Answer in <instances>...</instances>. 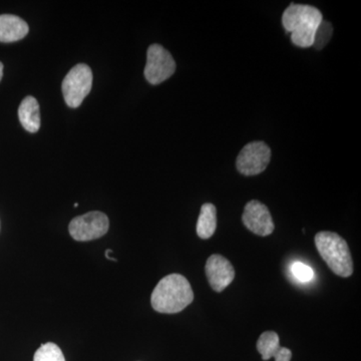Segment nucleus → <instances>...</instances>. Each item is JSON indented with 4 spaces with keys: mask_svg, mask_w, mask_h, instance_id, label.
Returning a JSON list of instances; mask_svg holds the SVG:
<instances>
[{
    "mask_svg": "<svg viewBox=\"0 0 361 361\" xmlns=\"http://www.w3.org/2000/svg\"><path fill=\"white\" fill-rule=\"evenodd\" d=\"M193 300L191 285L187 278L180 274H170L161 279L151 297L154 310L166 314L180 312Z\"/></svg>",
    "mask_w": 361,
    "mask_h": 361,
    "instance_id": "nucleus-1",
    "label": "nucleus"
},
{
    "mask_svg": "<svg viewBox=\"0 0 361 361\" xmlns=\"http://www.w3.org/2000/svg\"><path fill=\"white\" fill-rule=\"evenodd\" d=\"M322 20L319 9L305 4H290L282 16V25L291 33L292 42L303 49L312 47L316 30Z\"/></svg>",
    "mask_w": 361,
    "mask_h": 361,
    "instance_id": "nucleus-2",
    "label": "nucleus"
},
{
    "mask_svg": "<svg viewBox=\"0 0 361 361\" xmlns=\"http://www.w3.org/2000/svg\"><path fill=\"white\" fill-rule=\"evenodd\" d=\"M315 245L330 270L341 277L353 273V262L345 240L334 232L323 231L316 234Z\"/></svg>",
    "mask_w": 361,
    "mask_h": 361,
    "instance_id": "nucleus-3",
    "label": "nucleus"
},
{
    "mask_svg": "<svg viewBox=\"0 0 361 361\" xmlns=\"http://www.w3.org/2000/svg\"><path fill=\"white\" fill-rule=\"evenodd\" d=\"M92 87V71L89 66H73L63 80L61 90L66 104L75 109L82 104Z\"/></svg>",
    "mask_w": 361,
    "mask_h": 361,
    "instance_id": "nucleus-4",
    "label": "nucleus"
},
{
    "mask_svg": "<svg viewBox=\"0 0 361 361\" xmlns=\"http://www.w3.org/2000/svg\"><path fill=\"white\" fill-rule=\"evenodd\" d=\"M109 227L110 222L108 216L103 212L94 211L71 220L68 230L75 241L85 242L101 238L108 233Z\"/></svg>",
    "mask_w": 361,
    "mask_h": 361,
    "instance_id": "nucleus-5",
    "label": "nucleus"
},
{
    "mask_svg": "<svg viewBox=\"0 0 361 361\" xmlns=\"http://www.w3.org/2000/svg\"><path fill=\"white\" fill-rule=\"evenodd\" d=\"M176 63L170 54L160 44H152L147 52L145 78L151 85H159L174 75Z\"/></svg>",
    "mask_w": 361,
    "mask_h": 361,
    "instance_id": "nucleus-6",
    "label": "nucleus"
},
{
    "mask_svg": "<svg viewBox=\"0 0 361 361\" xmlns=\"http://www.w3.org/2000/svg\"><path fill=\"white\" fill-rule=\"evenodd\" d=\"M271 149L264 142H252L241 149L237 157V170L242 175L261 174L269 165Z\"/></svg>",
    "mask_w": 361,
    "mask_h": 361,
    "instance_id": "nucleus-7",
    "label": "nucleus"
},
{
    "mask_svg": "<svg viewBox=\"0 0 361 361\" xmlns=\"http://www.w3.org/2000/svg\"><path fill=\"white\" fill-rule=\"evenodd\" d=\"M242 221L247 229L258 236H269L275 229L269 210L259 201L253 200L247 203Z\"/></svg>",
    "mask_w": 361,
    "mask_h": 361,
    "instance_id": "nucleus-8",
    "label": "nucleus"
},
{
    "mask_svg": "<svg viewBox=\"0 0 361 361\" xmlns=\"http://www.w3.org/2000/svg\"><path fill=\"white\" fill-rule=\"evenodd\" d=\"M205 271L211 288L216 292L224 290L235 278L234 267L230 261L217 254L207 260Z\"/></svg>",
    "mask_w": 361,
    "mask_h": 361,
    "instance_id": "nucleus-9",
    "label": "nucleus"
},
{
    "mask_svg": "<svg viewBox=\"0 0 361 361\" xmlns=\"http://www.w3.org/2000/svg\"><path fill=\"white\" fill-rule=\"evenodd\" d=\"M257 350L263 360L274 358L275 361H290V349L280 345L279 336L276 332L265 331L261 334L257 341Z\"/></svg>",
    "mask_w": 361,
    "mask_h": 361,
    "instance_id": "nucleus-10",
    "label": "nucleus"
},
{
    "mask_svg": "<svg viewBox=\"0 0 361 361\" xmlns=\"http://www.w3.org/2000/svg\"><path fill=\"white\" fill-rule=\"evenodd\" d=\"M28 30V25L23 18L13 14L0 16V42H18L26 37Z\"/></svg>",
    "mask_w": 361,
    "mask_h": 361,
    "instance_id": "nucleus-11",
    "label": "nucleus"
},
{
    "mask_svg": "<svg viewBox=\"0 0 361 361\" xmlns=\"http://www.w3.org/2000/svg\"><path fill=\"white\" fill-rule=\"evenodd\" d=\"M20 123L27 132L37 133L40 128L39 104L33 97H26L18 109Z\"/></svg>",
    "mask_w": 361,
    "mask_h": 361,
    "instance_id": "nucleus-12",
    "label": "nucleus"
},
{
    "mask_svg": "<svg viewBox=\"0 0 361 361\" xmlns=\"http://www.w3.org/2000/svg\"><path fill=\"white\" fill-rule=\"evenodd\" d=\"M216 227H217L216 207L211 203L204 204L197 222V234L201 239L211 238L216 231Z\"/></svg>",
    "mask_w": 361,
    "mask_h": 361,
    "instance_id": "nucleus-13",
    "label": "nucleus"
},
{
    "mask_svg": "<svg viewBox=\"0 0 361 361\" xmlns=\"http://www.w3.org/2000/svg\"><path fill=\"white\" fill-rule=\"evenodd\" d=\"M33 361H66L63 351L56 344L49 342L37 349Z\"/></svg>",
    "mask_w": 361,
    "mask_h": 361,
    "instance_id": "nucleus-14",
    "label": "nucleus"
},
{
    "mask_svg": "<svg viewBox=\"0 0 361 361\" xmlns=\"http://www.w3.org/2000/svg\"><path fill=\"white\" fill-rule=\"evenodd\" d=\"M332 33H334V27H332L331 23L326 20H322L316 30L312 47H314L316 49H322L331 39Z\"/></svg>",
    "mask_w": 361,
    "mask_h": 361,
    "instance_id": "nucleus-15",
    "label": "nucleus"
},
{
    "mask_svg": "<svg viewBox=\"0 0 361 361\" xmlns=\"http://www.w3.org/2000/svg\"><path fill=\"white\" fill-rule=\"evenodd\" d=\"M291 272L293 276L300 282H310L314 277V272L310 266L302 262H295L291 266Z\"/></svg>",
    "mask_w": 361,
    "mask_h": 361,
    "instance_id": "nucleus-16",
    "label": "nucleus"
},
{
    "mask_svg": "<svg viewBox=\"0 0 361 361\" xmlns=\"http://www.w3.org/2000/svg\"><path fill=\"white\" fill-rule=\"evenodd\" d=\"M2 75H4V65L0 63V80H1Z\"/></svg>",
    "mask_w": 361,
    "mask_h": 361,
    "instance_id": "nucleus-17",
    "label": "nucleus"
}]
</instances>
